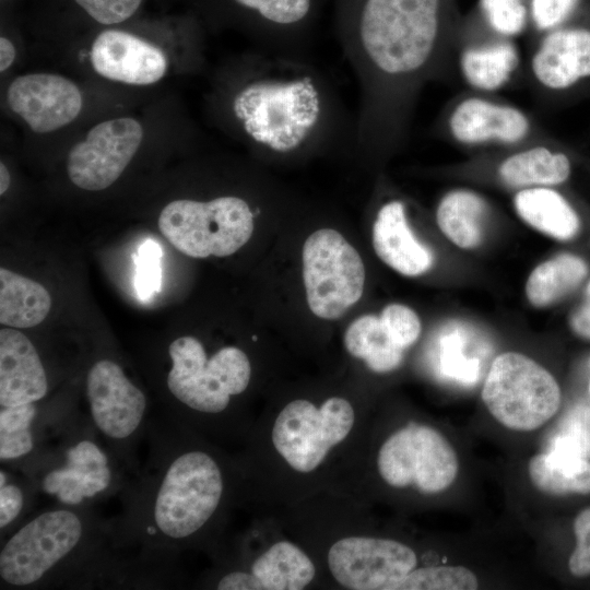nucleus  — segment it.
Segmentation results:
<instances>
[{"label": "nucleus", "mask_w": 590, "mask_h": 590, "mask_svg": "<svg viewBox=\"0 0 590 590\" xmlns=\"http://www.w3.org/2000/svg\"><path fill=\"white\" fill-rule=\"evenodd\" d=\"M444 13L442 0H355L344 40L363 93L357 138H404L422 87L456 55Z\"/></svg>", "instance_id": "nucleus-1"}, {"label": "nucleus", "mask_w": 590, "mask_h": 590, "mask_svg": "<svg viewBox=\"0 0 590 590\" xmlns=\"http://www.w3.org/2000/svg\"><path fill=\"white\" fill-rule=\"evenodd\" d=\"M182 428L166 414L151 417L144 464L127 480L121 510L110 519L113 550L167 569L176 552L210 523L225 493L221 464L187 442Z\"/></svg>", "instance_id": "nucleus-2"}, {"label": "nucleus", "mask_w": 590, "mask_h": 590, "mask_svg": "<svg viewBox=\"0 0 590 590\" xmlns=\"http://www.w3.org/2000/svg\"><path fill=\"white\" fill-rule=\"evenodd\" d=\"M114 550L110 519L57 504L21 523L0 550L1 589L92 588Z\"/></svg>", "instance_id": "nucleus-3"}, {"label": "nucleus", "mask_w": 590, "mask_h": 590, "mask_svg": "<svg viewBox=\"0 0 590 590\" xmlns=\"http://www.w3.org/2000/svg\"><path fill=\"white\" fill-rule=\"evenodd\" d=\"M233 117L255 144L291 154L331 138L338 121L329 84L295 60H267L264 69L233 95Z\"/></svg>", "instance_id": "nucleus-4"}, {"label": "nucleus", "mask_w": 590, "mask_h": 590, "mask_svg": "<svg viewBox=\"0 0 590 590\" xmlns=\"http://www.w3.org/2000/svg\"><path fill=\"white\" fill-rule=\"evenodd\" d=\"M15 471L38 493L68 506H93L120 493L128 480L88 416L76 413Z\"/></svg>", "instance_id": "nucleus-5"}, {"label": "nucleus", "mask_w": 590, "mask_h": 590, "mask_svg": "<svg viewBox=\"0 0 590 590\" xmlns=\"http://www.w3.org/2000/svg\"><path fill=\"white\" fill-rule=\"evenodd\" d=\"M167 354L165 388L177 413L221 414L228 409L232 398L249 386L250 362L236 346L222 347L208 357L197 338L184 335L170 342Z\"/></svg>", "instance_id": "nucleus-6"}, {"label": "nucleus", "mask_w": 590, "mask_h": 590, "mask_svg": "<svg viewBox=\"0 0 590 590\" xmlns=\"http://www.w3.org/2000/svg\"><path fill=\"white\" fill-rule=\"evenodd\" d=\"M87 416L102 441L127 473L140 468L139 448L151 421L145 392L115 359L91 364L85 379Z\"/></svg>", "instance_id": "nucleus-7"}, {"label": "nucleus", "mask_w": 590, "mask_h": 590, "mask_svg": "<svg viewBox=\"0 0 590 590\" xmlns=\"http://www.w3.org/2000/svg\"><path fill=\"white\" fill-rule=\"evenodd\" d=\"M258 212L234 196L204 202L178 199L164 206L158 227L177 250L189 257H226L249 240Z\"/></svg>", "instance_id": "nucleus-8"}, {"label": "nucleus", "mask_w": 590, "mask_h": 590, "mask_svg": "<svg viewBox=\"0 0 590 590\" xmlns=\"http://www.w3.org/2000/svg\"><path fill=\"white\" fill-rule=\"evenodd\" d=\"M482 400L503 426L530 432L556 414L562 392L554 376L542 365L521 353L505 352L491 364Z\"/></svg>", "instance_id": "nucleus-9"}, {"label": "nucleus", "mask_w": 590, "mask_h": 590, "mask_svg": "<svg viewBox=\"0 0 590 590\" xmlns=\"http://www.w3.org/2000/svg\"><path fill=\"white\" fill-rule=\"evenodd\" d=\"M303 278L311 312L337 319L361 298L365 268L357 250L339 232L322 228L304 244Z\"/></svg>", "instance_id": "nucleus-10"}, {"label": "nucleus", "mask_w": 590, "mask_h": 590, "mask_svg": "<svg viewBox=\"0 0 590 590\" xmlns=\"http://www.w3.org/2000/svg\"><path fill=\"white\" fill-rule=\"evenodd\" d=\"M438 129L444 138L468 149L507 150L548 137L522 108L472 91L447 105Z\"/></svg>", "instance_id": "nucleus-11"}, {"label": "nucleus", "mask_w": 590, "mask_h": 590, "mask_svg": "<svg viewBox=\"0 0 590 590\" xmlns=\"http://www.w3.org/2000/svg\"><path fill=\"white\" fill-rule=\"evenodd\" d=\"M354 420V410L345 399L330 398L320 408L308 400H295L278 415L272 441L294 470L311 472L346 438Z\"/></svg>", "instance_id": "nucleus-12"}, {"label": "nucleus", "mask_w": 590, "mask_h": 590, "mask_svg": "<svg viewBox=\"0 0 590 590\" xmlns=\"http://www.w3.org/2000/svg\"><path fill=\"white\" fill-rule=\"evenodd\" d=\"M377 465L389 485H414L423 494L447 489L459 470L456 451L446 437L415 423L397 430L382 444Z\"/></svg>", "instance_id": "nucleus-13"}, {"label": "nucleus", "mask_w": 590, "mask_h": 590, "mask_svg": "<svg viewBox=\"0 0 590 590\" xmlns=\"http://www.w3.org/2000/svg\"><path fill=\"white\" fill-rule=\"evenodd\" d=\"M416 563L412 548L388 539L344 538L328 553L334 579L353 590H398Z\"/></svg>", "instance_id": "nucleus-14"}, {"label": "nucleus", "mask_w": 590, "mask_h": 590, "mask_svg": "<svg viewBox=\"0 0 590 590\" xmlns=\"http://www.w3.org/2000/svg\"><path fill=\"white\" fill-rule=\"evenodd\" d=\"M143 139L140 122L130 117L102 121L74 144L67 158L69 179L76 187L98 191L123 173Z\"/></svg>", "instance_id": "nucleus-15"}, {"label": "nucleus", "mask_w": 590, "mask_h": 590, "mask_svg": "<svg viewBox=\"0 0 590 590\" xmlns=\"http://www.w3.org/2000/svg\"><path fill=\"white\" fill-rule=\"evenodd\" d=\"M530 76L545 96H576L590 88V27L560 26L543 35L529 62Z\"/></svg>", "instance_id": "nucleus-16"}, {"label": "nucleus", "mask_w": 590, "mask_h": 590, "mask_svg": "<svg viewBox=\"0 0 590 590\" xmlns=\"http://www.w3.org/2000/svg\"><path fill=\"white\" fill-rule=\"evenodd\" d=\"M7 102L32 131L49 133L72 122L82 109L74 82L54 73H28L8 87Z\"/></svg>", "instance_id": "nucleus-17"}, {"label": "nucleus", "mask_w": 590, "mask_h": 590, "mask_svg": "<svg viewBox=\"0 0 590 590\" xmlns=\"http://www.w3.org/2000/svg\"><path fill=\"white\" fill-rule=\"evenodd\" d=\"M552 138L507 149L493 162L496 181L516 191L568 182L575 170V154Z\"/></svg>", "instance_id": "nucleus-18"}, {"label": "nucleus", "mask_w": 590, "mask_h": 590, "mask_svg": "<svg viewBox=\"0 0 590 590\" xmlns=\"http://www.w3.org/2000/svg\"><path fill=\"white\" fill-rule=\"evenodd\" d=\"M90 60L101 76L132 85L153 84L167 70L166 56L158 47L117 30L104 31L96 36Z\"/></svg>", "instance_id": "nucleus-19"}, {"label": "nucleus", "mask_w": 590, "mask_h": 590, "mask_svg": "<svg viewBox=\"0 0 590 590\" xmlns=\"http://www.w3.org/2000/svg\"><path fill=\"white\" fill-rule=\"evenodd\" d=\"M49 379L33 342L15 328L0 330V406L44 400Z\"/></svg>", "instance_id": "nucleus-20"}, {"label": "nucleus", "mask_w": 590, "mask_h": 590, "mask_svg": "<svg viewBox=\"0 0 590 590\" xmlns=\"http://www.w3.org/2000/svg\"><path fill=\"white\" fill-rule=\"evenodd\" d=\"M38 402L0 406V460L19 469L49 440L73 412L48 410Z\"/></svg>", "instance_id": "nucleus-21"}, {"label": "nucleus", "mask_w": 590, "mask_h": 590, "mask_svg": "<svg viewBox=\"0 0 590 590\" xmlns=\"http://www.w3.org/2000/svg\"><path fill=\"white\" fill-rule=\"evenodd\" d=\"M458 68L472 92L491 94L505 87L520 66L518 48L496 35L465 37L457 44Z\"/></svg>", "instance_id": "nucleus-22"}, {"label": "nucleus", "mask_w": 590, "mask_h": 590, "mask_svg": "<svg viewBox=\"0 0 590 590\" xmlns=\"http://www.w3.org/2000/svg\"><path fill=\"white\" fill-rule=\"evenodd\" d=\"M375 252L391 269L406 276L427 272L434 262L428 247L413 235L400 200L386 202L378 210L373 225Z\"/></svg>", "instance_id": "nucleus-23"}, {"label": "nucleus", "mask_w": 590, "mask_h": 590, "mask_svg": "<svg viewBox=\"0 0 590 590\" xmlns=\"http://www.w3.org/2000/svg\"><path fill=\"white\" fill-rule=\"evenodd\" d=\"M528 472L532 484L545 494H590L589 459L557 434L545 452L530 459Z\"/></svg>", "instance_id": "nucleus-24"}, {"label": "nucleus", "mask_w": 590, "mask_h": 590, "mask_svg": "<svg viewBox=\"0 0 590 590\" xmlns=\"http://www.w3.org/2000/svg\"><path fill=\"white\" fill-rule=\"evenodd\" d=\"M512 203L526 224L556 240H573L581 231L582 219L577 205L558 187L518 190Z\"/></svg>", "instance_id": "nucleus-25"}, {"label": "nucleus", "mask_w": 590, "mask_h": 590, "mask_svg": "<svg viewBox=\"0 0 590 590\" xmlns=\"http://www.w3.org/2000/svg\"><path fill=\"white\" fill-rule=\"evenodd\" d=\"M488 213V203L482 196L470 189H455L440 199L436 222L456 246L473 249L483 240Z\"/></svg>", "instance_id": "nucleus-26"}, {"label": "nucleus", "mask_w": 590, "mask_h": 590, "mask_svg": "<svg viewBox=\"0 0 590 590\" xmlns=\"http://www.w3.org/2000/svg\"><path fill=\"white\" fill-rule=\"evenodd\" d=\"M589 274V264L580 256L562 252L536 266L526 283L529 303L536 308L556 304L573 293Z\"/></svg>", "instance_id": "nucleus-27"}, {"label": "nucleus", "mask_w": 590, "mask_h": 590, "mask_svg": "<svg viewBox=\"0 0 590 590\" xmlns=\"http://www.w3.org/2000/svg\"><path fill=\"white\" fill-rule=\"evenodd\" d=\"M51 298L39 283L0 269V322L15 329L32 328L48 315Z\"/></svg>", "instance_id": "nucleus-28"}, {"label": "nucleus", "mask_w": 590, "mask_h": 590, "mask_svg": "<svg viewBox=\"0 0 590 590\" xmlns=\"http://www.w3.org/2000/svg\"><path fill=\"white\" fill-rule=\"evenodd\" d=\"M250 569L262 590H300L314 579L316 573L311 559L287 541L273 544L253 562Z\"/></svg>", "instance_id": "nucleus-29"}, {"label": "nucleus", "mask_w": 590, "mask_h": 590, "mask_svg": "<svg viewBox=\"0 0 590 590\" xmlns=\"http://www.w3.org/2000/svg\"><path fill=\"white\" fill-rule=\"evenodd\" d=\"M344 345L354 357L364 359L376 373L397 369L404 350L390 337L380 317L364 315L355 319L344 333Z\"/></svg>", "instance_id": "nucleus-30"}, {"label": "nucleus", "mask_w": 590, "mask_h": 590, "mask_svg": "<svg viewBox=\"0 0 590 590\" xmlns=\"http://www.w3.org/2000/svg\"><path fill=\"white\" fill-rule=\"evenodd\" d=\"M37 494L34 483L26 475L23 473L17 475L13 469L2 465L0 470L1 539L21 526Z\"/></svg>", "instance_id": "nucleus-31"}, {"label": "nucleus", "mask_w": 590, "mask_h": 590, "mask_svg": "<svg viewBox=\"0 0 590 590\" xmlns=\"http://www.w3.org/2000/svg\"><path fill=\"white\" fill-rule=\"evenodd\" d=\"M253 13L268 31H297L310 19L314 0H232Z\"/></svg>", "instance_id": "nucleus-32"}, {"label": "nucleus", "mask_w": 590, "mask_h": 590, "mask_svg": "<svg viewBox=\"0 0 590 590\" xmlns=\"http://www.w3.org/2000/svg\"><path fill=\"white\" fill-rule=\"evenodd\" d=\"M439 342V367L447 378L465 386L477 381L481 374L480 359L471 357L467 352L464 331L452 326Z\"/></svg>", "instance_id": "nucleus-33"}, {"label": "nucleus", "mask_w": 590, "mask_h": 590, "mask_svg": "<svg viewBox=\"0 0 590 590\" xmlns=\"http://www.w3.org/2000/svg\"><path fill=\"white\" fill-rule=\"evenodd\" d=\"M476 576L462 566H441L413 569L398 590H474Z\"/></svg>", "instance_id": "nucleus-34"}, {"label": "nucleus", "mask_w": 590, "mask_h": 590, "mask_svg": "<svg viewBox=\"0 0 590 590\" xmlns=\"http://www.w3.org/2000/svg\"><path fill=\"white\" fill-rule=\"evenodd\" d=\"M480 8L496 36L511 39L526 27L527 9L523 0H480Z\"/></svg>", "instance_id": "nucleus-35"}, {"label": "nucleus", "mask_w": 590, "mask_h": 590, "mask_svg": "<svg viewBox=\"0 0 590 590\" xmlns=\"http://www.w3.org/2000/svg\"><path fill=\"white\" fill-rule=\"evenodd\" d=\"M162 255L161 246L150 239L142 243L137 255H134V286L137 295L141 300H148L161 291Z\"/></svg>", "instance_id": "nucleus-36"}, {"label": "nucleus", "mask_w": 590, "mask_h": 590, "mask_svg": "<svg viewBox=\"0 0 590 590\" xmlns=\"http://www.w3.org/2000/svg\"><path fill=\"white\" fill-rule=\"evenodd\" d=\"M380 320L392 340L403 350L411 346L420 337L422 326L416 312L402 304L386 306Z\"/></svg>", "instance_id": "nucleus-37"}, {"label": "nucleus", "mask_w": 590, "mask_h": 590, "mask_svg": "<svg viewBox=\"0 0 590 590\" xmlns=\"http://www.w3.org/2000/svg\"><path fill=\"white\" fill-rule=\"evenodd\" d=\"M590 458V403H578L563 416L555 433Z\"/></svg>", "instance_id": "nucleus-38"}, {"label": "nucleus", "mask_w": 590, "mask_h": 590, "mask_svg": "<svg viewBox=\"0 0 590 590\" xmlns=\"http://www.w3.org/2000/svg\"><path fill=\"white\" fill-rule=\"evenodd\" d=\"M580 0H531V16L544 34L564 26L576 12Z\"/></svg>", "instance_id": "nucleus-39"}, {"label": "nucleus", "mask_w": 590, "mask_h": 590, "mask_svg": "<svg viewBox=\"0 0 590 590\" xmlns=\"http://www.w3.org/2000/svg\"><path fill=\"white\" fill-rule=\"evenodd\" d=\"M96 22L104 25L118 24L130 19L142 0H74Z\"/></svg>", "instance_id": "nucleus-40"}, {"label": "nucleus", "mask_w": 590, "mask_h": 590, "mask_svg": "<svg viewBox=\"0 0 590 590\" xmlns=\"http://www.w3.org/2000/svg\"><path fill=\"white\" fill-rule=\"evenodd\" d=\"M576 547L568 560L569 571L576 577L590 575V507L578 514L574 521Z\"/></svg>", "instance_id": "nucleus-41"}, {"label": "nucleus", "mask_w": 590, "mask_h": 590, "mask_svg": "<svg viewBox=\"0 0 590 590\" xmlns=\"http://www.w3.org/2000/svg\"><path fill=\"white\" fill-rule=\"evenodd\" d=\"M569 327L578 338L590 341V279L585 285L582 302L569 316Z\"/></svg>", "instance_id": "nucleus-42"}, {"label": "nucleus", "mask_w": 590, "mask_h": 590, "mask_svg": "<svg viewBox=\"0 0 590 590\" xmlns=\"http://www.w3.org/2000/svg\"><path fill=\"white\" fill-rule=\"evenodd\" d=\"M15 59V48L13 44L7 38H0V71L8 70Z\"/></svg>", "instance_id": "nucleus-43"}, {"label": "nucleus", "mask_w": 590, "mask_h": 590, "mask_svg": "<svg viewBox=\"0 0 590 590\" xmlns=\"http://www.w3.org/2000/svg\"><path fill=\"white\" fill-rule=\"evenodd\" d=\"M11 184V176L7 166L0 163V194H3Z\"/></svg>", "instance_id": "nucleus-44"}, {"label": "nucleus", "mask_w": 590, "mask_h": 590, "mask_svg": "<svg viewBox=\"0 0 590 590\" xmlns=\"http://www.w3.org/2000/svg\"><path fill=\"white\" fill-rule=\"evenodd\" d=\"M589 393H590V381H589Z\"/></svg>", "instance_id": "nucleus-45"}]
</instances>
